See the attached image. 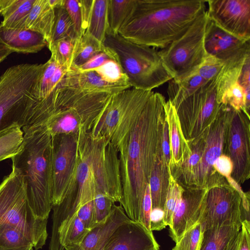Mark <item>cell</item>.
<instances>
[{
	"instance_id": "obj_1",
	"label": "cell",
	"mask_w": 250,
	"mask_h": 250,
	"mask_svg": "<svg viewBox=\"0 0 250 250\" xmlns=\"http://www.w3.org/2000/svg\"><path fill=\"white\" fill-rule=\"evenodd\" d=\"M165 97L153 91L144 110L118 150L122 187L120 205L127 217L139 222L146 187L165 118Z\"/></svg>"
},
{
	"instance_id": "obj_2",
	"label": "cell",
	"mask_w": 250,
	"mask_h": 250,
	"mask_svg": "<svg viewBox=\"0 0 250 250\" xmlns=\"http://www.w3.org/2000/svg\"><path fill=\"white\" fill-rule=\"evenodd\" d=\"M205 2L203 0H136L118 34L133 43L164 48L182 36L206 11Z\"/></svg>"
},
{
	"instance_id": "obj_3",
	"label": "cell",
	"mask_w": 250,
	"mask_h": 250,
	"mask_svg": "<svg viewBox=\"0 0 250 250\" xmlns=\"http://www.w3.org/2000/svg\"><path fill=\"white\" fill-rule=\"evenodd\" d=\"M23 140L12 157L21 174L30 207L36 217L47 219L52 208V140L44 124L22 127Z\"/></svg>"
},
{
	"instance_id": "obj_4",
	"label": "cell",
	"mask_w": 250,
	"mask_h": 250,
	"mask_svg": "<svg viewBox=\"0 0 250 250\" xmlns=\"http://www.w3.org/2000/svg\"><path fill=\"white\" fill-rule=\"evenodd\" d=\"M111 95L83 91L60 83L44 99L43 124L52 136L78 135L82 129L88 132Z\"/></svg>"
},
{
	"instance_id": "obj_5",
	"label": "cell",
	"mask_w": 250,
	"mask_h": 250,
	"mask_svg": "<svg viewBox=\"0 0 250 250\" xmlns=\"http://www.w3.org/2000/svg\"><path fill=\"white\" fill-rule=\"evenodd\" d=\"M43 64L21 63L0 76V132L14 125H32Z\"/></svg>"
},
{
	"instance_id": "obj_6",
	"label": "cell",
	"mask_w": 250,
	"mask_h": 250,
	"mask_svg": "<svg viewBox=\"0 0 250 250\" xmlns=\"http://www.w3.org/2000/svg\"><path fill=\"white\" fill-rule=\"evenodd\" d=\"M103 43L113 54L131 87L152 91L173 79L154 47L133 43L119 34H107Z\"/></svg>"
},
{
	"instance_id": "obj_7",
	"label": "cell",
	"mask_w": 250,
	"mask_h": 250,
	"mask_svg": "<svg viewBox=\"0 0 250 250\" xmlns=\"http://www.w3.org/2000/svg\"><path fill=\"white\" fill-rule=\"evenodd\" d=\"M152 92L130 87L112 94L88 132L91 137L107 140L118 151Z\"/></svg>"
},
{
	"instance_id": "obj_8",
	"label": "cell",
	"mask_w": 250,
	"mask_h": 250,
	"mask_svg": "<svg viewBox=\"0 0 250 250\" xmlns=\"http://www.w3.org/2000/svg\"><path fill=\"white\" fill-rule=\"evenodd\" d=\"M47 219L37 218L29 205L21 173L12 168L0 184V226L9 225L22 232L36 250L47 237Z\"/></svg>"
},
{
	"instance_id": "obj_9",
	"label": "cell",
	"mask_w": 250,
	"mask_h": 250,
	"mask_svg": "<svg viewBox=\"0 0 250 250\" xmlns=\"http://www.w3.org/2000/svg\"><path fill=\"white\" fill-rule=\"evenodd\" d=\"M208 17L200 15L180 37L159 51L173 79H183L196 71L207 56L204 37Z\"/></svg>"
},
{
	"instance_id": "obj_10",
	"label": "cell",
	"mask_w": 250,
	"mask_h": 250,
	"mask_svg": "<svg viewBox=\"0 0 250 250\" xmlns=\"http://www.w3.org/2000/svg\"><path fill=\"white\" fill-rule=\"evenodd\" d=\"M233 109L228 105L221 104L217 117L206 130L202 161L182 188H209L228 182L226 178L215 171L213 164L223 154L226 132Z\"/></svg>"
},
{
	"instance_id": "obj_11",
	"label": "cell",
	"mask_w": 250,
	"mask_h": 250,
	"mask_svg": "<svg viewBox=\"0 0 250 250\" xmlns=\"http://www.w3.org/2000/svg\"><path fill=\"white\" fill-rule=\"evenodd\" d=\"M221 104L217 100L215 80L208 82L175 108L187 143L200 136L209 127L217 117Z\"/></svg>"
},
{
	"instance_id": "obj_12",
	"label": "cell",
	"mask_w": 250,
	"mask_h": 250,
	"mask_svg": "<svg viewBox=\"0 0 250 250\" xmlns=\"http://www.w3.org/2000/svg\"><path fill=\"white\" fill-rule=\"evenodd\" d=\"M241 198L228 182L208 188L198 223L203 231L225 225L241 226Z\"/></svg>"
},
{
	"instance_id": "obj_13",
	"label": "cell",
	"mask_w": 250,
	"mask_h": 250,
	"mask_svg": "<svg viewBox=\"0 0 250 250\" xmlns=\"http://www.w3.org/2000/svg\"><path fill=\"white\" fill-rule=\"evenodd\" d=\"M223 154L233 164L230 176L239 185L250 178V117L234 109L226 132Z\"/></svg>"
},
{
	"instance_id": "obj_14",
	"label": "cell",
	"mask_w": 250,
	"mask_h": 250,
	"mask_svg": "<svg viewBox=\"0 0 250 250\" xmlns=\"http://www.w3.org/2000/svg\"><path fill=\"white\" fill-rule=\"evenodd\" d=\"M78 135L59 134L52 140V205L60 204L65 196L75 172ZM52 206V207H53Z\"/></svg>"
},
{
	"instance_id": "obj_15",
	"label": "cell",
	"mask_w": 250,
	"mask_h": 250,
	"mask_svg": "<svg viewBox=\"0 0 250 250\" xmlns=\"http://www.w3.org/2000/svg\"><path fill=\"white\" fill-rule=\"evenodd\" d=\"M208 18L227 32L250 40V0H208Z\"/></svg>"
},
{
	"instance_id": "obj_16",
	"label": "cell",
	"mask_w": 250,
	"mask_h": 250,
	"mask_svg": "<svg viewBox=\"0 0 250 250\" xmlns=\"http://www.w3.org/2000/svg\"><path fill=\"white\" fill-rule=\"evenodd\" d=\"M250 41L227 32L208 18L204 37L205 49L207 55L220 61L224 66L243 63L250 55Z\"/></svg>"
},
{
	"instance_id": "obj_17",
	"label": "cell",
	"mask_w": 250,
	"mask_h": 250,
	"mask_svg": "<svg viewBox=\"0 0 250 250\" xmlns=\"http://www.w3.org/2000/svg\"><path fill=\"white\" fill-rule=\"evenodd\" d=\"M104 250H159L152 231L132 220L119 226L107 241Z\"/></svg>"
},
{
	"instance_id": "obj_18",
	"label": "cell",
	"mask_w": 250,
	"mask_h": 250,
	"mask_svg": "<svg viewBox=\"0 0 250 250\" xmlns=\"http://www.w3.org/2000/svg\"><path fill=\"white\" fill-rule=\"evenodd\" d=\"M183 189L169 227V236L176 243L186 231L198 223L203 200L208 188Z\"/></svg>"
},
{
	"instance_id": "obj_19",
	"label": "cell",
	"mask_w": 250,
	"mask_h": 250,
	"mask_svg": "<svg viewBox=\"0 0 250 250\" xmlns=\"http://www.w3.org/2000/svg\"><path fill=\"white\" fill-rule=\"evenodd\" d=\"M165 117L168 127L170 160L169 172L180 166L190 154L189 146L185 139L175 106L169 100L164 105Z\"/></svg>"
},
{
	"instance_id": "obj_20",
	"label": "cell",
	"mask_w": 250,
	"mask_h": 250,
	"mask_svg": "<svg viewBox=\"0 0 250 250\" xmlns=\"http://www.w3.org/2000/svg\"><path fill=\"white\" fill-rule=\"evenodd\" d=\"M130 220L122 206L115 204L106 220L90 229L80 246L84 250H104L116 229Z\"/></svg>"
},
{
	"instance_id": "obj_21",
	"label": "cell",
	"mask_w": 250,
	"mask_h": 250,
	"mask_svg": "<svg viewBox=\"0 0 250 250\" xmlns=\"http://www.w3.org/2000/svg\"><path fill=\"white\" fill-rule=\"evenodd\" d=\"M66 86L89 92H106L113 94L130 87L109 83L94 70L79 71L69 68L60 83Z\"/></svg>"
},
{
	"instance_id": "obj_22",
	"label": "cell",
	"mask_w": 250,
	"mask_h": 250,
	"mask_svg": "<svg viewBox=\"0 0 250 250\" xmlns=\"http://www.w3.org/2000/svg\"><path fill=\"white\" fill-rule=\"evenodd\" d=\"M0 37L13 52L18 53H37L47 45L44 36L38 32L6 28L0 24Z\"/></svg>"
},
{
	"instance_id": "obj_23",
	"label": "cell",
	"mask_w": 250,
	"mask_h": 250,
	"mask_svg": "<svg viewBox=\"0 0 250 250\" xmlns=\"http://www.w3.org/2000/svg\"><path fill=\"white\" fill-rule=\"evenodd\" d=\"M55 20V11L48 0H35L25 19L16 29L31 30L42 35L50 43Z\"/></svg>"
},
{
	"instance_id": "obj_24",
	"label": "cell",
	"mask_w": 250,
	"mask_h": 250,
	"mask_svg": "<svg viewBox=\"0 0 250 250\" xmlns=\"http://www.w3.org/2000/svg\"><path fill=\"white\" fill-rule=\"evenodd\" d=\"M170 175L168 165L163 156L161 141L157 148L149 181L152 209L164 210Z\"/></svg>"
},
{
	"instance_id": "obj_25",
	"label": "cell",
	"mask_w": 250,
	"mask_h": 250,
	"mask_svg": "<svg viewBox=\"0 0 250 250\" xmlns=\"http://www.w3.org/2000/svg\"><path fill=\"white\" fill-rule=\"evenodd\" d=\"M240 229L241 226L232 225L205 229L198 250H228L231 241Z\"/></svg>"
},
{
	"instance_id": "obj_26",
	"label": "cell",
	"mask_w": 250,
	"mask_h": 250,
	"mask_svg": "<svg viewBox=\"0 0 250 250\" xmlns=\"http://www.w3.org/2000/svg\"><path fill=\"white\" fill-rule=\"evenodd\" d=\"M208 82L195 71L183 79H172L169 82L167 88L168 100L176 108L184 100Z\"/></svg>"
},
{
	"instance_id": "obj_27",
	"label": "cell",
	"mask_w": 250,
	"mask_h": 250,
	"mask_svg": "<svg viewBox=\"0 0 250 250\" xmlns=\"http://www.w3.org/2000/svg\"><path fill=\"white\" fill-rule=\"evenodd\" d=\"M35 0H0V14L3 18L0 24L16 28L29 14Z\"/></svg>"
},
{
	"instance_id": "obj_28",
	"label": "cell",
	"mask_w": 250,
	"mask_h": 250,
	"mask_svg": "<svg viewBox=\"0 0 250 250\" xmlns=\"http://www.w3.org/2000/svg\"><path fill=\"white\" fill-rule=\"evenodd\" d=\"M108 0H94L86 32L103 43L109 29Z\"/></svg>"
},
{
	"instance_id": "obj_29",
	"label": "cell",
	"mask_w": 250,
	"mask_h": 250,
	"mask_svg": "<svg viewBox=\"0 0 250 250\" xmlns=\"http://www.w3.org/2000/svg\"><path fill=\"white\" fill-rule=\"evenodd\" d=\"M104 48L102 42L85 32L76 41L70 68H78Z\"/></svg>"
},
{
	"instance_id": "obj_30",
	"label": "cell",
	"mask_w": 250,
	"mask_h": 250,
	"mask_svg": "<svg viewBox=\"0 0 250 250\" xmlns=\"http://www.w3.org/2000/svg\"><path fill=\"white\" fill-rule=\"evenodd\" d=\"M136 3V0H108L107 34H118L128 19Z\"/></svg>"
},
{
	"instance_id": "obj_31",
	"label": "cell",
	"mask_w": 250,
	"mask_h": 250,
	"mask_svg": "<svg viewBox=\"0 0 250 250\" xmlns=\"http://www.w3.org/2000/svg\"><path fill=\"white\" fill-rule=\"evenodd\" d=\"M21 128L14 125L0 132V161L11 158L18 151L23 140Z\"/></svg>"
},
{
	"instance_id": "obj_32",
	"label": "cell",
	"mask_w": 250,
	"mask_h": 250,
	"mask_svg": "<svg viewBox=\"0 0 250 250\" xmlns=\"http://www.w3.org/2000/svg\"><path fill=\"white\" fill-rule=\"evenodd\" d=\"M55 20L49 48L57 41L65 39H78L72 22L63 5L54 8Z\"/></svg>"
},
{
	"instance_id": "obj_33",
	"label": "cell",
	"mask_w": 250,
	"mask_h": 250,
	"mask_svg": "<svg viewBox=\"0 0 250 250\" xmlns=\"http://www.w3.org/2000/svg\"><path fill=\"white\" fill-rule=\"evenodd\" d=\"M33 248L19 230L9 225L0 226V250H28Z\"/></svg>"
},
{
	"instance_id": "obj_34",
	"label": "cell",
	"mask_w": 250,
	"mask_h": 250,
	"mask_svg": "<svg viewBox=\"0 0 250 250\" xmlns=\"http://www.w3.org/2000/svg\"><path fill=\"white\" fill-rule=\"evenodd\" d=\"M105 82L110 83L127 85L131 87L126 75L115 58L106 61L94 70Z\"/></svg>"
},
{
	"instance_id": "obj_35",
	"label": "cell",
	"mask_w": 250,
	"mask_h": 250,
	"mask_svg": "<svg viewBox=\"0 0 250 250\" xmlns=\"http://www.w3.org/2000/svg\"><path fill=\"white\" fill-rule=\"evenodd\" d=\"M183 188L178 184L170 174L169 186L164 208V220L166 226H171L175 211L179 205Z\"/></svg>"
},
{
	"instance_id": "obj_36",
	"label": "cell",
	"mask_w": 250,
	"mask_h": 250,
	"mask_svg": "<svg viewBox=\"0 0 250 250\" xmlns=\"http://www.w3.org/2000/svg\"><path fill=\"white\" fill-rule=\"evenodd\" d=\"M219 103L229 105L235 110H242L250 117V111L247 108L245 90L238 81L230 85L223 93Z\"/></svg>"
},
{
	"instance_id": "obj_37",
	"label": "cell",
	"mask_w": 250,
	"mask_h": 250,
	"mask_svg": "<svg viewBox=\"0 0 250 250\" xmlns=\"http://www.w3.org/2000/svg\"><path fill=\"white\" fill-rule=\"evenodd\" d=\"M77 40L63 39L54 43L48 48L51 53V56L59 64L68 65L70 67Z\"/></svg>"
},
{
	"instance_id": "obj_38",
	"label": "cell",
	"mask_w": 250,
	"mask_h": 250,
	"mask_svg": "<svg viewBox=\"0 0 250 250\" xmlns=\"http://www.w3.org/2000/svg\"><path fill=\"white\" fill-rule=\"evenodd\" d=\"M60 64L51 56L43 64L38 83V98L39 101L46 98L54 90L52 82L53 76Z\"/></svg>"
},
{
	"instance_id": "obj_39",
	"label": "cell",
	"mask_w": 250,
	"mask_h": 250,
	"mask_svg": "<svg viewBox=\"0 0 250 250\" xmlns=\"http://www.w3.org/2000/svg\"><path fill=\"white\" fill-rule=\"evenodd\" d=\"M203 229L198 223L186 231L172 250H198Z\"/></svg>"
},
{
	"instance_id": "obj_40",
	"label": "cell",
	"mask_w": 250,
	"mask_h": 250,
	"mask_svg": "<svg viewBox=\"0 0 250 250\" xmlns=\"http://www.w3.org/2000/svg\"><path fill=\"white\" fill-rule=\"evenodd\" d=\"M115 202L104 194L95 192L94 197V227L104 222L111 213Z\"/></svg>"
},
{
	"instance_id": "obj_41",
	"label": "cell",
	"mask_w": 250,
	"mask_h": 250,
	"mask_svg": "<svg viewBox=\"0 0 250 250\" xmlns=\"http://www.w3.org/2000/svg\"><path fill=\"white\" fill-rule=\"evenodd\" d=\"M224 64L215 58L207 55L204 62L195 71L207 82L216 80Z\"/></svg>"
},
{
	"instance_id": "obj_42",
	"label": "cell",
	"mask_w": 250,
	"mask_h": 250,
	"mask_svg": "<svg viewBox=\"0 0 250 250\" xmlns=\"http://www.w3.org/2000/svg\"><path fill=\"white\" fill-rule=\"evenodd\" d=\"M63 5L72 22L75 34L79 38L85 33L80 0H63Z\"/></svg>"
},
{
	"instance_id": "obj_43",
	"label": "cell",
	"mask_w": 250,
	"mask_h": 250,
	"mask_svg": "<svg viewBox=\"0 0 250 250\" xmlns=\"http://www.w3.org/2000/svg\"><path fill=\"white\" fill-rule=\"evenodd\" d=\"M104 47V49L103 51L93 57L78 68L74 69L79 71L94 70L100 67L109 59L115 58L111 51L105 46Z\"/></svg>"
},
{
	"instance_id": "obj_44",
	"label": "cell",
	"mask_w": 250,
	"mask_h": 250,
	"mask_svg": "<svg viewBox=\"0 0 250 250\" xmlns=\"http://www.w3.org/2000/svg\"><path fill=\"white\" fill-rule=\"evenodd\" d=\"M152 209L151 198L149 185L146 187L142 202L139 222L143 224L149 231L150 229V217Z\"/></svg>"
},
{
	"instance_id": "obj_45",
	"label": "cell",
	"mask_w": 250,
	"mask_h": 250,
	"mask_svg": "<svg viewBox=\"0 0 250 250\" xmlns=\"http://www.w3.org/2000/svg\"><path fill=\"white\" fill-rule=\"evenodd\" d=\"M239 83L245 92L247 108L250 111V55L246 59L238 79Z\"/></svg>"
},
{
	"instance_id": "obj_46",
	"label": "cell",
	"mask_w": 250,
	"mask_h": 250,
	"mask_svg": "<svg viewBox=\"0 0 250 250\" xmlns=\"http://www.w3.org/2000/svg\"><path fill=\"white\" fill-rule=\"evenodd\" d=\"M213 168L219 174L227 178L230 176L233 169V164L229 157L221 154L215 160Z\"/></svg>"
},
{
	"instance_id": "obj_47",
	"label": "cell",
	"mask_w": 250,
	"mask_h": 250,
	"mask_svg": "<svg viewBox=\"0 0 250 250\" xmlns=\"http://www.w3.org/2000/svg\"><path fill=\"white\" fill-rule=\"evenodd\" d=\"M240 238L237 250H250V222L247 220L242 222Z\"/></svg>"
},
{
	"instance_id": "obj_48",
	"label": "cell",
	"mask_w": 250,
	"mask_h": 250,
	"mask_svg": "<svg viewBox=\"0 0 250 250\" xmlns=\"http://www.w3.org/2000/svg\"><path fill=\"white\" fill-rule=\"evenodd\" d=\"M166 225L164 220L163 210L160 208H152L150 217V229L151 231L161 230Z\"/></svg>"
},
{
	"instance_id": "obj_49",
	"label": "cell",
	"mask_w": 250,
	"mask_h": 250,
	"mask_svg": "<svg viewBox=\"0 0 250 250\" xmlns=\"http://www.w3.org/2000/svg\"><path fill=\"white\" fill-rule=\"evenodd\" d=\"M162 148L163 156L169 166L170 160L168 127L166 117L163 123L162 138Z\"/></svg>"
},
{
	"instance_id": "obj_50",
	"label": "cell",
	"mask_w": 250,
	"mask_h": 250,
	"mask_svg": "<svg viewBox=\"0 0 250 250\" xmlns=\"http://www.w3.org/2000/svg\"><path fill=\"white\" fill-rule=\"evenodd\" d=\"M94 0H80L83 28L85 32Z\"/></svg>"
},
{
	"instance_id": "obj_51",
	"label": "cell",
	"mask_w": 250,
	"mask_h": 250,
	"mask_svg": "<svg viewBox=\"0 0 250 250\" xmlns=\"http://www.w3.org/2000/svg\"><path fill=\"white\" fill-rule=\"evenodd\" d=\"M12 53H13V50L2 41L0 37V63Z\"/></svg>"
},
{
	"instance_id": "obj_52",
	"label": "cell",
	"mask_w": 250,
	"mask_h": 250,
	"mask_svg": "<svg viewBox=\"0 0 250 250\" xmlns=\"http://www.w3.org/2000/svg\"><path fill=\"white\" fill-rule=\"evenodd\" d=\"M240 238V231L231 241L228 250H237Z\"/></svg>"
},
{
	"instance_id": "obj_53",
	"label": "cell",
	"mask_w": 250,
	"mask_h": 250,
	"mask_svg": "<svg viewBox=\"0 0 250 250\" xmlns=\"http://www.w3.org/2000/svg\"><path fill=\"white\" fill-rule=\"evenodd\" d=\"M65 250H84L80 245H72L65 247Z\"/></svg>"
},
{
	"instance_id": "obj_54",
	"label": "cell",
	"mask_w": 250,
	"mask_h": 250,
	"mask_svg": "<svg viewBox=\"0 0 250 250\" xmlns=\"http://www.w3.org/2000/svg\"><path fill=\"white\" fill-rule=\"evenodd\" d=\"M33 250V248H30V249L29 250Z\"/></svg>"
}]
</instances>
